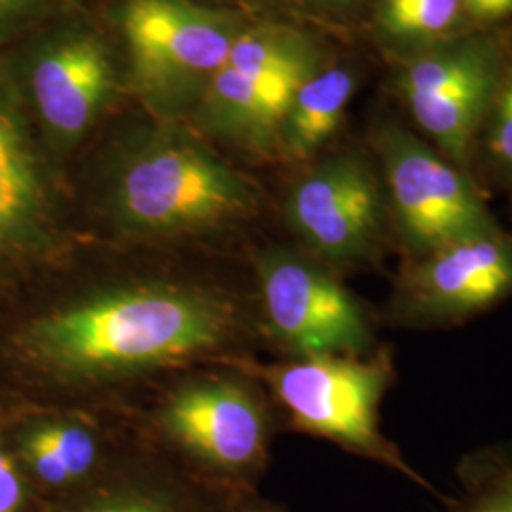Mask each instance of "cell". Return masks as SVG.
<instances>
[{"mask_svg":"<svg viewBox=\"0 0 512 512\" xmlns=\"http://www.w3.org/2000/svg\"><path fill=\"white\" fill-rule=\"evenodd\" d=\"M262 351L249 251L84 236L0 304V404L135 408L181 372Z\"/></svg>","mask_w":512,"mask_h":512,"instance_id":"cell-1","label":"cell"},{"mask_svg":"<svg viewBox=\"0 0 512 512\" xmlns=\"http://www.w3.org/2000/svg\"><path fill=\"white\" fill-rule=\"evenodd\" d=\"M88 238L154 249L230 251L262 215L258 184L200 139L148 129L97 165Z\"/></svg>","mask_w":512,"mask_h":512,"instance_id":"cell-2","label":"cell"},{"mask_svg":"<svg viewBox=\"0 0 512 512\" xmlns=\"http://www.w3.org/2000/svg\"><path fill=\"white\" fill-rule=\"evenodd\" d=\"M154 446L226 494L258 492L281 416L266 387L236 365L198 366L154 387L135 406Z\"/></svg>","mask_w":512,"mask_h":512,"instance_id":"cell-3","label":"cell"},{"mask_svg":"<svg viewBox=\"0 0 512 512\" xmlns=\"http://www.w3.org/2000/svg\"><path fill=\"white\" fill-rule=\"evenodd\" d=\"M236 366L266 387L281 421L293 431L329 440L353 456L380 463L435 492L380 429V404L395 378L389 351L274 361L253 357Z\"/></svg>","mask_w":512,"mask_h":512,"instance_id":"cell-4","label":"cell"},{"mask_svg":"<svg viewBox=\"0 0 512 512\" xmlns=\"http://www.w3.org/2000/svg\"><path fill=\"white\" fill-rule=\"evenodd\" d=\"M249 266L268 351L279 357L374 351L370 311L329 266L285 243L251 247Z\"/></svg>","mask_w":512,"mask_h":512,"instance_id":"cell-5","label":"cell"},{"mask_svg":"<svg viewBox=\"0 0 512 512\" xmlns=\"http://www.w3.org/2000/svg\"><path fill=\"white\" fill-rule=\"evenodd\" d=\"M10 450L44 503L105 480L141 439L135 408L0 404Z\"/></svg>","mask_w":512,"mask_h":512,"instance_id":"cell-6","label":"cell"},{"mask_svg":"<svg viewBox=\"0 0 512 512\" xmlns=\"http://www.w3.org/2000/svg\"><path fill=\"white\" fill-rule=\"evenodd\" d=\"M82 238L52 164L18 114L0 103V304L50 272Z\"/></svg>","mask_w":512,"mask_h":512,"instance_id":"cell-7","label":"cell"},{"mask_svg":"<svg viewBox=\"0 0 512 512\" xmlns=\"http://www.w3.org/2000/svg\"><path fill=\"white\" fill-rule=\"evenodd\" d=\"M387 215L404 256L431 253L459 239L497 230L475 181L437 148L399 126L374 137Z\"/></svg>","mask_w":512,"mask_h":512,"instance_id":"cell-8","label":"cell"},{"mask_svg":"<svg viewBox=\"0 0 512 512\" xmlns=\"http://www.w3.org/2000/svg\"><path fill=\"white\" fill-rule=\"evenodd\" d=\"M283 219L296 247L336 274H348L380 256L389 219L384 184L363 156L332 154L291 184Z\"/></svg>","mask_w":512,"mask_h":512,"instance_id":"cell-9","label":"cell"},{"mask_svg":"<svg viewBox=\"0 0 512 512\" xmlns=\"http://www.w3.org/2000/svg\"><path fill=\"white\" fill-rule=\"evenodd\" d=\"M501 74L494 42L471 35L416 48L399 69L397 88L416 126L465 173Z\"/></svg>","mask_w":512,"mask_h":512,"instance_id":"cell-10","label":"cell"},{"mask_svg":"<svg viewBox=\"0 0 512 512\" xmlns=\"http://www.w3.org/2000/svg\"><path fill=\"white\" fill-rule=\"evenodd\" d=\"M511 296L512 236L497 228L404 256L385 302V321L408 329L450 327Z\"/></svg>","mask_w":512,"mask_h":512,"instance_id":"cell-11","label":"cell"},{"mask_svg":"<svg viewBox=\"0 0 512 512\" xmlns=\"http://www.w3.org/2000/svg\"><path fill=\"white\" fill-rule=\"evenodd\" d=\"M122 29L143 86L169 99L207 88L239 35L230 21L183 0H129Z\"/></svg>","mask_w":512,"mask_h":512,"instance_id":"cell-12","label":"cell"},{"mask_svg":"<svg viewBox=\"0 0 512 512\" xmlns=\"http://www.w3.org/2000/svg\"><path fill=\"white\" fill-rule=\"evenodd\" d=\"M112 74L105 46L92 35H65L37 55L31 88L55 156H67L88 135L109 97Z\"/></svg>","mask_w":512,"mask_h":512,"instance_id":"cell-13","label":"cell"},{"mask_svg":"<svg viewBox=\"0 0 512 512\" xmlns=\"http://www.w3.org/2000/svg\"><path fill=\"white\" fill-rule=\"evenodd\" d=\"M239 497L188 473L141 429L131 454L105 480L71 499L44 503L40 512H224Z\"/></svg>","mask_w":512,"mask_h":512,"instance_id":"cell-14","label":"cell"},{"mask_svg":"<svg viewBox=\"0 0 512 512\" xmlns=\"http://www.w3.org/2000/svg\"><path fill=\"white\" fill-rule=\"evenodd\" d=\"M353 93L355 74L348 67H319L294 95L279 150L296 162L310 160L342 124Z\"/></svg>","mask_w":512,"mask_h":512,"instance_id":"cell-15","label":"cell"},{"mask_svg":"<svg viewBox=\"0 0 512 512\" xmlns=\"http://www.w3.org/2000/svg\"><path fill=\"white\" fill-rule=\"evenodd\" d=\"M461 495L448 512H512V442L480 448L461 459Z\"/></svg>","mask_w":512,"mask_h":512,"instance_id":"cell-16","label":"cell"},{"mask_svg":"<svg viewBox=\"0 0 512 512\" xmlns=\"http://www.w3.org/2000/svg\"><path fill=\"white\" fill-rule=\"evenodd\" d=\"M467 19L461 0H382L378 25L385 35L416 48L459 35Z\"/></svg>","mask_w":512,"mask_h":512,"instance_id":"cell-17","label":"cell"},{"mask_svg":"<svg viewBox=\"0 0 512 512\" xmlns=\"http://www.w3.org/2000/svg\"><path fill=\"white\" fill-rule=\"evenodd\" d=\"M480 141L495 177L512 190V71L501 74Z\"/></svg>","mask_w":512,"mask_h":512,"instance_id":"cell-18","label":"cell"},{"mask_svg":"<svg viewBox=\"0 0 512 512\" xmlns=\"http://www.w3.org/2000/svg\"><path fill=\"white\" fill-rule=\"evenodd\" d=\"M44 501L19 467L0 423V512H40Z\"/></svg>","mask_w":512,"mask_h":512,"instance_id":"cell-19","label":"cell"},{"mask_svg":"<svg viewBox=\"0 0 512 512\" xmlns=\"http://www.w3.org/2000/svg\"><path fill=\"white\" fill-rule=\"evenodd\" d=\"M467 19L476 23H494L512 16V0H461Z\"/></svg>","mask_w":512,"mask_h":512,"instance_id":"cell-20","label":"cell"},{"mask_svg":"<svg viewBox=\"0 0 512 512\" xmlns=\"http://www.w3.org/2000/svg\"><path fill=\"white\" fill-rule=\"evenodd\" d=\"M224 512H287L283 505L270 501L266 497L255 492V494L243 495L236 503H232Z\"/></svg>","mask_w":512,"mask_h":512,"instance_id":"cell-21","label":"cell"},{"mask_svg":"<svg viewBox=\"0 0 512 512\" xmlns=\"http://www.w3.org/2000/svg\"><path fill=\"white\" fill-rule=\"evenodd\" d=\"M27 0H0V12H8V10H14L23 6Z\"/></svg>","mask_w":512,"mask_h":512,"instance_id":"cell-22","label":"cell"},{"mask_svg":"<svg viewBox=\"0 0 512 512\" xmlns=\"http://www.w3.org/2000/svg\"><path fill=\"white\" fill-rule=\"evenodd\" d=\"M332 2H348V0H332Z\"/></svg>","mask_w":512,"mask_h":512,"instance_id":"cell-23","label":"cell"}]
</instances>
